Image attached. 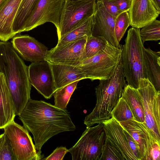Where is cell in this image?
I'll use <instances>...</instances> for the list:
<instances>
[{"label": "cell", "mask_w": 160, "mask_h": 160, "mask_svg": "<svg viewBox=\"0 0 160 160\" xmlns=\"http://www.w3.org/2000/svg\"><path fill=\"white\" fill-rule=\"evenodd\" d=\"M18 116L23 127L32 134L36 149L40 154L42 146L50 138L76 128L66 109L43 101L30 99Z\"/></svg>", "instance_id": "obj_1"}, {"label": "cell", "mask_w": 160, "mask_h": 160, "mask_svg": "<svg viewBox=\"0 0 160 160\" xmlns=\"http://www.w3.org/2000/svg\"><path fill=\"white\" fill-rule=\"evenodd\" d=\"M0 72L4 76L19 116L30 99L31 86L25 64L12 43L0 41Z\"/></svg>", "instance_id": "obj_2"}, {"label": "cell", "mask_w": 160, "mask_h": 160, "mask_svg": "<svg viewBox=\"0 0 160 160\" xmlns=\"http://www.w3.org/2000/svg\"><path fill=\"white\" fill-rule=\"evenodd\" d=\"M99 81L98 85L95 88V106L84 121V124L88 127L96 124H103L104 122L112 117L111 112L121 97L127 85L121 59L110 78Z\"/></svg>", "instance_id": "obj_3"}, {"label": "cell", "mask_w": 160, "mask_h": 160, "mask_svg": "<svg viewBox=\"0 0 160 160\" xmlns=\"http://www.w3.org/2000/svg\"><path fill=\"white\" fill-rule=\"evenodd\" d=\"M140 30L132 27L128 30L125 43L122 46L121 58L127 85L135 88H138L140 79L147 78L144 60V47L140 37Z\"/></svg>", "instance_id": "obj_4"}, {"label": "cell", "mask_w": 160, "mask_h": 160, "mask_svg": "<svg viewBox=\"0 0 160 160\" xmlns=\"http://www.w3.org/2000/svg\"><path fill=\"white\" fill-rule=\"evenodd\" d=\"M122 48H116L108 42L105 48L92 57L83 59L78 66L86 79L92 81L106 80L113 74L121 59Z\"/></svg>", "instance_id": "obj_5"}, {"label": "cell", "mask_w": 160, "mask_h": 160, "mask_svg": "<svg viewBox=\"0 0 160 160\" xmlns=\"http://www.w3.org/2000/svg\"><path fill=\"white\" fill-rule=\"evenodd\" d=\"M144 109V122L152 136L160 143V92L148 79L139 80L137 88Z\"/></svg>", "instance_id": "obj_6"}, {"label": "cell", "mask_w": 160, "mask_h": 160, "mask_svg": "<svg viewBox=\"0 0 160 160\" xmlns=\"http://www.w3.org/2000/svg\"><path fill=\"white\" fill-rule=\"evenodd\" d=\"M104 125L87 127L76 143L68 149L73 160H99L105 139Z\"/></svg>", "instance_id": "obj_7"}, {"label": "cell", "mask_w": 160, "mask_h": 160, "mask_svg": "<svg viewBox=\"0 0 160 160\" xmlns=\"http://www.w3.org/2000/svg\"><path fill=\"white\" fill-rule=\"evenodd\" d=\"M96 0H65L58 28V39L93 15Z\"/></svg>", "instance_id": "obj_8"}, {"label": "cell", "mask_w": 160, "mask_h": 160, "mask_svg": "<svg viewBox=\"0 0 160 160\" xmlns=\"http://www.w3.org/2000/svg\"><path fill=\"white\" fill-rule=\"evenodd\" d=\"M17 160H40L43 155L36 150L28 130L12 121L4 128Z\"/></svg>", "instance_id": "obj_9"}, {"label": "cell", "mask_w": 160, "mask_h": 160, "mask_svg": "<svg viewBox=\"0 0 160 160\" xmlns=\"http://www.w3.org/2000/svg\"><path fill=\"white\" fill-rule=\"evenodd\" d=\"M65 0H38L26 21L23 32L31 30L47 22L58 30Z\"/></svg>", "instance_id": "obj_10"}, {"label": "cell", "mask_w": 160, "mask_h": 160, "mask_svg": "<svg viewBox=\"0 0 160 160\" xmlns=\"http://www.w3.org/2000/svg\"><path fill=\"white\" fill-rule=\"evenodd\" d=\"M88 36L48 50L45 60L50 64L78 66L83 59L84 47Z\"/></svg>", "instance_id": "obj_11"}, {"label": "cell", "mask_w": 160, "mask_h": 160, "mask_svg": "<svg viewBox=\"0 0 160 160\" xmlns=\"http://www.w3.org/2000/svg\"><path fill=\"white\" fill-rule=\"evenodd\" d=\"M28 69L31 85L45 98H51L56 88L50 63L45 60L32 62Z\"/></svg>", "instance_id": "obj_12"}, {"label": "cell", "mask_w": 160, "mask_h": 160, "mask_svg": "<svg viewBox=\"0 0 160 160\" xmlns=\"http://www.w3.org/2000/svg\"><path fill=\"white\" fill-rule=\"evenodd\" d=\"M103 124L105 135L104 142L115 150L123 160H138L129 146L120 123L112 117Z\"/></svg>", "instance_id": "obj_13"}, {"label": "cell", "mask_w": 160, "mask_h": 160, "mask_svg": "<svg viewBox=\"0 0 160 160\" xmlns=\"http://www.w3.org/2000/svg\"><path fill=\"white\" fill-rule=\"evenodd\" d=\"M93 17L91 35L103 37L113 46L122 48L115 34V19L108 11L103 2H96Z\"/></svg>", "instance_id": "obj_14"}, {"label": "cell", "mask_w": 160, "mask_h": 160, "mask_svg": "<svg viewBox=\"0 0 160 160\" xmlns=\"http://www.w3.org/2000/svg\"><path fill=\"white\" fill-rule=\"evenodd\" d=\"M11 42L24 60L32 62L45 60L48 48L35 38L28 35L15 36Z\"/></svg>", "instance_id": "obj_15"}, {"label": "cell", "mask_w": 160, "mask_h": 160, "mask_svg": "<svg viewBox=\"0 0 160 160\" xmlns=\"http://www.w3.org/2000/svg\"><path fill=\"white\" fill-rule=\"evenodd\" d=\"M119 122L138 144L139 160H152L150 154L151 148L154 143L158 142L152 136L145 124L134 119Z\"/></svg>", "instance_id": "obj_16"}, {"label": "cell", "mask_w": 160, "mask_h": 160, "mask_svg": "<svg viewBox=\"0 0 160 160\" xmlns=\"http://www.w3.org/2000/svg\"><path fill=\"white\" fill-rule=\"evenodd\" d=\"M128 12L130 25L138 28H142L156 19L160 13L151 0H132Z\"/></svg>", "instance_id": "obj_17"}, {"label": "cell", "mask_w": 160, "mask_h": 160, "mask_svg": "<svg viewBox=\"0 0 160 160\" xmlns=\"http://www.w3.org/2000/svg\"><path fill=\"white\" fill-rule=\"evenodd\" d=\"M22 0H5L0 6V40L7 41L15 35L12 24Z\"/></svg>", "instance_id": "obj_18"}, {"label": "cell", "mask_w": 160, "mask_h": 160, "mask_svg": "<svg viewBox=\"0 0 160 160\" xmlns=\"http://www.w3.org/2000/svg\"><path fill=\"white\" fill-rule=\"evenodd\" d=\"M56 90L77 81L86 79L78 66L50 64Z\"/></svg>", "instance_id": "obj_19"}, {"label": "cell", "mask_w": 160, "mask_h": 160, "mask_svg": "<svg viewBox=\"0 0 160 160\" xmlns=\"http://www.w3.org/2000/svg\"><path fill=\"white\" fill-rule=\"evenodd\" d=\"M16 116L9 90L3 74L0 72V129L14 120Z\"/></svg>", "instance_id": "obj_20"}, {"label": "cell", "mask_w": 160, "mask_h": 160, "mask_svg": "<svg viewBox=\"0 0 160 160\" xmlns=\"http://www.w3.org/2000/svg\"><path fill=\"white\" fill-rule=\"evenodd\" d=\"M144 60L147 78L157 91L160 90V52L149 48H143Z\"/></svg>", "instance_id": "obj_21"}, {"label": "cell", "mask_w": 160, "mask_h": 160, "mask_svg": "<svg viewBox=\"0 0 160 160\" xmlns=\"http://www.w3.org/2000/svg\"><path fill=\"white\" fill-rule=\"evenodd\" d=\"M122 97L129 105L134 119L144 122V113L143 104L137 88L127 85L124 88Z\"/></svg>", "instance_id": "obj_22"}, {"label": "cell", "mask_w": 160, "mask_h": 160, "mask_svg": "<svg viewBox=\"0 0 160 160\" xmlns=\"http://www.w3.org/2000/svg\"><path fill=\"white\" fill-rule=\"evenodd\" d=\"M93 15L89 17L76 28L59 39L56 47H59L67 43L78 40L84 36L91 35L93 23Z\"/></svg>", "instance_id": "obj_23"}, {"label": "cell", "mask_w": 160, "mask_h": 160, "mask_svg": "<svg viewBox=\"0 0 160 160\" xmlns=\"http://www.w3.org/2000/svg\"><path fill=\"white\" fill-rule=\"evenodd\" d=\"M38 0H22L14 21L12 30L16 34L23 32L25 23Z\"/></svg>", "instance_id": "obj_24"}, {"label": "cell", "mask_w": 160, "mask_h": 160, "mask_svg": "<svg viewBox=\"0 0 160 160\" xmlns=\"http://www.w3.org/2000/svg\"><path fill=\"white\" fill-rule=\"evenodd\" d=\"M79 82L77 81L57 89L53 96L54 106L59 108L66 109L67 105L73 92Z\"/></svg>", "instance_id": "obj_25"}, {"label": "cell", "mask_w": 160, "mask_h": 160, "mask_svg": "<svg viewBox=\"0 0 160 160\" xmlns=\"http://www.w3.org/2000/svg\"><path fill=\"white\" fill-rule=\"evenodd\" d=\"M108 43L103 37L88 36L84 47L83 59L93 57L102 51Z\"/></svg>", "instance_id": "obj_26"}, {"label": "cell", "mask_w": 160, "mask_h": 160, "mask_svg": "<svg viewBox=\"0 0 160 160\" xmlns=\"http://www.w3.org/2000/svg\"><path fill=\"white\" fill-rule=\"evenodd\" d=\"M139 35L142 42L157 41L160 39V21L156 19L147 24L140 30Z\"/></svg>", "instance_id": "obj_27"}, {"label": "cell", "mask_w": 160, "mask_h": 160, "mask_svg": "<svg viewBox=\"0 0 160 160\" xmlns=\"http://www.w3.org/2000/svg\"><path fill=\"white\" fill-rule=\"evenodd\" d=\"M111 114L112 117L119 122L134 119L129 105L122 97L112 111Z\"/></svg>", "instance_id": "obj_28"}, {"label": "cell", "mask_w": 160, "mask_h": 160, "mask_svg": "<svg viewBox=\"0 0 160 160\" xmlns=\"http://www.w3.org/2000/svg\"><path fill=\"white\" fill-rule=\"evenodd\" d=\"M130 23L128 11L122 12L115 19L114 31L116 38L119 43Z\"/></svg>", "instance_id": "obj_29"}, {"label": "cell", "mask_w": 160, "mask_h": 160, "mask_svg": "<svg viewBox=\"0 0 160 160\" xmlns=\"http://www.w3.org/2000/svg\"><path fill=\"white\" fill-rule=\"evenodd\" d=\"M0 160H17L10 142L4 133L0 145Z\"/></svg>", "instance_id": "obj_30"}, {"label": "cell", "mask_w": 160, "mask_h": 160, "mask_svg": "<svg viewBox=\"0 0 160 160\" xmlns=\"http://www.w3.org/2000/svg\"><path fill=\"white\" fill-rule=\"evenodd\" d=\"M99 160H123V159L115 150L104 142Z\"/></svg>", "instance_id": "obj_31"}, {"label": "cell", "mask_w": 160, "mask_h": 160, "mask_svg": "<svg viewBox=\"0 0 160 160\" xmlns=\"http://www.w3.org/2000/svg\"><path fill=\"white\" fill-rule=\"evenodd\" d=\"M68 149L65 147L57 148L47 158L42 159L45 160H62L68 152Z\"/></svg>", "instance_id": "obj_32"}, {"label": "cell", "mask_w": 160, "mask_h": 160, "mask_svg": "<svg viewBox=\"0 0 160 160\" xmlns=\"http://www.w3.org/2000/svg\"><path fill=\"white\" fill-rule=\"evenodd\" d=\"M124 129L129 147L138 160H139V148L138 144L132 136L124 128Z\"/></svg>", "instance_id": "obj_33"}, {"label": "cell", "mask_w": 160, "mask_h": 160, "mask_svg": "<svg viewBox=\"0 0 160 160\" xmlns=\"http://www.w3.org/2000/svg\"><path fill=\"white\" fill-rule=\"evenodd\" d=\"M108 11L115 18L123 12L111 0H108L103 2Z\"/></svg>", "instance_id": "obj_34"}, {"label": "cell", "mask_w": 160, "mask_h": 160, "mask_svg": "<svg viewBox=\"0 0 160 160\" xmlns=\"http://www.w3.org/2000/svg\"><path fill=\"white\" fill-rule=\"evenodd\" d=\"M122 12L128 11L131 5L132 0H111Z\"/></svg>", "instance_id": "obj_35"}, {"label": "cell", "mask_w": 160, "mask_h": 160, "mask_svg": "<svg viewBox=\"0 0 160 160\" xmlns=\"http://www.w3.org/2000/svg\"><path fill=\"white\" fill-rule=\"evenodd\" d=\"M151 156L152 160H160V144L154 143L151 149Z\"/></svg>", "instance_id": "obj_36"}, {"label": "cell", "mask_w": 160, "mask_h": 160, "mask_svg": "<svg viewBox=\"0 0 160 160\" xmlns=\"http://www.w3.org/2000/svg\"><path fill=\"white\" fill-rule=\"evenodd\" d=\"M157 10L160 13V0H151Z\"/></svg>", "instance_id": "obj_37"}, {"label": "cell", "mask_w": 160, "mask_h": 160, "mask_svg": "<svg viewBox=\"0 0 160 160\" xmlns=\"http://www.w3.org/2000/svg\"><path fill=\"white\" fill-rule=\"evenodd\" d=\"M4 135V133L0 135V145L1 144Z\"/></svg>", "instance_id": "obj_38"}, {"label": "cell", "mask_w": 160, "mask_h": 160, "mask_svg": "<svg viewBox=\"0 0 160 160\" xmlns=\"http://www.w3.org/2000/svg\"><path fill=\"white\" fill-rule=\"evenodd\" d=\"M96 2H103L105 1H106L107 0H96Z\"/></svg>", "instance_id": "obj_39"}, {"label": "cell", "mask_w": 160, "mask_h": 160, "mask_svg": "<svg viewBox=\"0 0 160 160\" xmlns=\"http://www.w3.org/2000/svg\"><path fill=\"white\" fill-rule=\"evenodd\" d=\"M5 0H0V6Z\"/></svg>", "instance_id": "obj_40"}]
</instances>
